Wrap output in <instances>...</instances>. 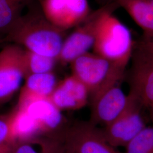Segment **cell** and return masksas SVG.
<instances>
[{
    "instance_id": "6da1fadb",
    "label": "cell",
    "mask_w": 153,
    "mask_h": 153,
    "mask_svg": "<svg viewBox=\"0 0 153 153\" xmlns=\"http://www.w3.org/2000/svg\"><path fill=\"white\" fill-rule=\"evenodd\" d=\"M30 6L1 40L26 50L57 60L65 39L66 31L52 25L44 16L39 4Z\"/></svg>"
},
{
    "instance_id": "7a4b0ae2",
    "label": "cell",
    "mask_w": 153,
    "mask_h": 153,
    "mask_svg": "<svg viewBox=\"0 0 153 153\" xmlns=\"http://www.w3.org/2000/svg\"><path fill=\"white\" fill-rule=\"evenodd\" d=\"M72 75L88 88L92 98L109 85L119 82L126 65L87 52L71 63Z\"/></svg>"
},
{
    "instance_id": "3957f363",
    "label": "cell",
    "mask_w": 153,
    "mask_h": 153,
    "mask_svg": "<svg viewBox=\"0 0 153 153\" xmlns=\"http://www.w3.org/2000/svg\"><path fill=\"white\" fill-rule=\"evenodd\" d=\"M108 11L99 23L95 43V53L127 65L133 52L131 33L126 26Z\"/></svg>"
},
{
    "instance_id": "277c9868",
    "label": "cell",
    "mask_w": 153,
    "mask_h": 153,
    "mask_svg": "<svg viewBox=\"0 0 153 153\" xmlns=\"http://www.w3.org/2000/svg\"><path fill=\"white\" fill-rule=\"evenodd\" d=\"M119 5L113 2L95 11L81 22L74 30L66 36L57 60L64 63H71L78 57L88 52L95 43L99 25L108 11L115 10Z\"/></svg>"
},
{
    "instance_id": "5b68a950",
    "label": "cell",
    "mask_w": 153,
    "mask_h": 153,
    "mask_svg": "<svg viewBox=\"0 0 153 153\" xmlns=\"http://www.w3.org/2000/svg\"><path fill=\"white\" fill-rule=\"evenodd\" d=\"M131 102L126 111L101 132L114 148L126 145L146 126L141 104L129 94Z\"/></svg>"
},
{
    "instance_id": "8992f818",
    "label": "cell",
    "mask_w": 153,
    "mask_h": 153,
    "mask_svg": "<svg viewBox=\"0 0 153 153\" xmlns=\"http://www.w3.org/2000/svg\"><path fill=\"white\" fill-rule=\"evenodd\" d=\"M68 153H119L104 138L101 130L89 123L72 126L61 137Z\"/></svg>"
},
{
    "instance_id": "52a82bcc",
    "label": "cell",
    "mask_w": 153,
    "mask_h": 153,
    "mask_svg": "<svg viewBox=\"0 0 153 153\" xmlns=\"http://www.w3.org/2000/svg\"><path fill=\"white\" fill-rule=\"evenodd\" d=\"M24 52V48L14 44L0 51V103L10 99L25 78Z\"/></svg>"
},
{
    "instance_id": "ba28073f",
    "label": "cell",
    "mask_w": 153,
    "mask_h": 153,
    "mask_svg": "<svg viewBox=\"0 0 153 153\" xmlns=\"http://www.w3.org/2000/svg\"><path fill=\"white\" fill-rule=\"evenodd\" d=\"M91 98V113L90 123L94 126L109 125L127 108L131 102L119 82L105 88Z\"/></svg>"
},
{
    "instance_id": "9c48e42d",
    "label": "cell",
    "mask_w": 153,
    "mask_h": 153,
    "mask_svg": "<svg viewBox=\"0 0 153 153\" xmlns=\"http://www.w3.org/2000/svg\"><path fill=\"white\" fill-rule=\"evenodd\" d=\"M39 4L49 22L64 31L76 27L91 13L88 0H39Z\"/></svg>"
},
{
    "instance_id": "30bf717a",
    "label": "cell",
    "mask_w": 153,
    "mask_h": 153,
    "mask_svg": "<svg viewBox=\"0 0 153 153\" xmlns=\"http://www.w3.org/2000/svg\"><path fill=\"white\" fill-rule=\"evenodd\" d=\"M129 94L146 110L153 126V65L134 53L129 77Z\"/></svg>"
},
{
    "instance_id": "8fae6325",
    "label": "cell",
    "mask_w": 153,
    "mask_h": 153,
    "mask_svg": "<svg viewBox=\"0 0 153 153\" xmlns=\"http://www.w3.org/2000/svg\"><path fill=\"white\" fill-rule=\"evenodd\" d=\"M89 96L88 88L71 75L56 86L49 99L61 111L76 110L86 105Z\"/></svg>"
},
{
    "instance_id": "7c38bea8",
    "label": "cell",
    "mask_w": 153,
    "mask_h": 153,
    "mask_svg": "<svg viewBox=\"0 0 153 153\" xmlns=\"http://www.w3.org/2000/svg\"><path fill=\"white\" fill-rule=\"evenodd\" d=\"M57 80L52 73L31 74L26 77L21 88L16 108H21L37 99L49 98L57 86Z\"/></svg>"
},
{
    "instance_id": "4fadbf2b",
    "label": "cell",
    "mask_w": 153,
    "mask_h": 153,
    "mask_svg": "<svg viewBox=\"0 0 153 153\" xmlns=\"http://www.w3.org/2000/svg\"><path fill=\"white\" fill-rule=\"evenodd\" d=\"M21 108L25 109L37 121L42 133L57 130L63 121L61 111L49 98L33 100Z\"/></svg>"
},
{
    "instance_id": "5bb4252c",
    "label": "cell",
    "mask_w": 153,
    "mask_h": 153,
    "mask_svg": "<svg viewBox=\"0 0 153 153\" xmlns=\"http://www.w3.org/2000/svg\"><path fill=\"white\" fill-rule=\"evenodd\" d=\"M13 153H66L61 137L40 136L15 142Z\"/></svg>"
},
{
    "instance_id": "9a60e30c",
    "label": "cell",
    "mask_w": 153,
    "mask_h": 153,
    "mask_svg": "<svg viewBox=\"0 0 153 153\" xmlns=\"http://www.w3.org/2000/svg\"><path fill=\"white\" fill-rule=\"evenodd\" d=\"M144 32L145 38H153V9L145 0H115Z\"/></svg>"
},
{
    "instance_id": "2e32d148",
    "label": "cell",
    "mask_w": 153,
    "mask_h": 153,
    "mask_svg": "<svg viewBox=\"0 0 153 153\" xmlns=\"http://www.w3.org/2000/svg\"><path fill=\"white\" fill-rule=\"evenodd\" d=\"M34 0H0V43Z\"/></svg>"
},
{
    "instance_id": "e0dca14e",
    "label": "cell",
    "mask_w": 153,
    "mask_h": 153,
    "mask_svg": "<svg viewBox=\"0 0 153 153\" xmlns=\"http://www.w3.org/2000/svg\"><path fill=\"white\" fill-rule=\"evenodd\" d=\"M11 129L15 142L42 133L37 121L23 108H16L11 113Z\"/></svg>"
},
{
    "instance_id": "ac0fdd59",
    "label": "cell",
    "mask_w": 153,
    "mask_h": 153,
    "mask_svg": "<svg viewBox=\"0 0 153 153\" xmlns=\"http://www.w3.org/2000/svg\"><path fill=\"white\" fill-rule=\"evenodd\" d=\"M56 59L39 55L25 49L23 61L26 76L34 74H43L52 72Z\"/></svg>"
},
{
    "instance_id": "d6986e66",
    "label": "cell",
    "mask_w": 153,
    "mask_h": 153,
    "mask_svg": "<svg viewBox=\"0 0 153 153\" xmlns=\"http://www.w3.org/2000/svg\"><path fill=\"white\" fill-rule=\"evenodd\" d=\"M125 148V153H153V126H146Z\"/></svg>"
},
{
    "instance_id": "ffe728a7",
    "label": "cell",
    "mask_w": 153,
    "mask_h": 153,
    "mask_svg": "<svg viewBox=\"0 0 153 153\" xmlns=\"http://www.w3.org/2000/svg\"><path fill=\"white\" fill-rule=\"evenodd\" d=\"M14 142L11 129V114L0 116V145Z\"/></svg>"
},
{
    "instance_id": "44dd1931",
    "label": "cell",
    "mask_w": 153,
    "mask_h": 153,
    "mask_svg": "<svg viewBox=\"0 0 153 153\" xmlns=\"http://www.w3.org/2000/svg\"><path fill=\"white\" fill-rule=\"evenodd\" d=\"M153 65V38H143L137 47L136 53Z\"/></svg>"
},
{
    "instance_id": "7402d4cb",
    "label": "cell",
    "mask_w": 153,
    "mask_h": 153,
    "mask_svg": "<svg viewBox=\"0 0 153 153\" xmlns=\"http://www.w3.org/2000/svg\"><path fill=\"white\" fill-rule=\"evenodd\" d=\"M15 142H11L0 145V153H13Z\"/></svg>"
},
{
    "instance_id": "603a6c76",
    "label": "cell",
    "mask_w": 153,
    "mask_h": 153,
    "mask_svg": "<svg viewBox=\"0 0 153 153\" xmlns=\"http://www.w3.org/2000/svg\"></svg>"
}]
</instances>
